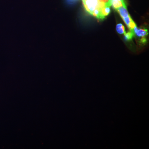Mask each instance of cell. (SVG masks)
Listing matches in <instances>:
<instances>
[{
    "mask_svg": "<svg viewBox=\"0 0 149 149\" xmlns=\"http://www.w3.org/2000/svg\"><path fill=\"white\" fill-rule=\"evenodd\" d=\"M83 2L85 9L92 15L93 11L96 9L100 8V9L105 6L102 3H101L99 0H85L83 1Z\"/></svg>",
    "mask_w": 149,
    "mask_h": 149,
    "instance_id": "cell-1",
    "label": "cell"
},
{
    "mask_svg": "<svg viewBox=\"0 0 149 149\" xmlns=\"http://www.w3.org/2000/svg\"><path fill=\"white\" fill-rule=\"evenodd\" d=\"M123 19V21L125 22V24L128 26V29L130 32H134V29L135 27H136V23L134 22L133 19L131 18V17L130 15H128L127 17H125L122 18Z\"/></svg>",
    "mask_w": 149,
    "mask_h": 149,
    "instance_id": "cell-2",
    "label": "cell"
},
{
    "mask_svg": "<svg viewBox=\"0 0 149 149\" xmlns=\"http://www.w3.org/2000/svg\"><path fill=\"white\" fill-rule=\"evenodd\" d=\"M134 32L135 35H136L139 37L145 38L148 35V32L147 29H138L137 26L134 29Z\"/></svg>",
    "mask_w": 149,
    "mask_h": 149,
    "instance_id": "cell-3",
    "label": "cell"
},
{
    "mask_svg": "<svg viewBox=\"0 0 149 149\" xmlns=\"http://www.w3.org/2000/svg\"><path fill=\"white\" fill-rule=\"evenodd\" d=\"M111 6L115 10L122 6H126L124 0H115L111 1Z\"/></svg>",
    "mask_w": 149,
    "mask_h": 149,
    "instance_id": "cell-4",
    "label": "cell"
},
{
    "mask_svg": "<svg viewBox=\"0 0 149 149\" xmlns=\"http://www.w3.org/2000/svg\"><path fill=\"white\" fill-rule=\"evenodd\" d=\"M116 10L120 14L122 18L130 15V14L128 13V10H127V7L126 6L120 7L119 8H117Z\"/></svg>",
    "mask_w": 149,
    "mask_h": 149,
    "instance_id": "cell-5",
    "label": "cell"
},
{
    "mask_svg": "<svg viewBox=\"0 0 149 149\" xmlns=\"http://www.w3.org/2000/svg\"><path fill=\"white\" fill-rule=\"evenodd\" d=\"M110 13V7L105 6L100 9L102 19H103L106 16H107Z\"/></svg>",
    "mask_w": 149,
    "mask_h": 149,
    "instance_id": "cell-6",
    "label": "cell"
},
{
    "mask_svg": "<svg viewBox=\"0 0 149 149\" xmlns=\"http://www.w3.org/2000/svg\"><path fill=\"white\" fill-rule=\"evenodd\" d=\"M116 29L118 34L124 35L126 33L125 27L122 24H117L116 25Z\"/></svg>",
    "mask_w": 149,
    "mask_h": 149,
    "instance_id": "cell-7",
    "label": "cell"
},
{
    "mask_svg": "<svg viewBox=\"0 0 149 149\" xmlns=\"http://www.w3.org/2000/svg\"><path fill=\"white\" fill-rule=\"evenodd\" d=\"M125 39L128 41L132 40V38L135 36V34L133 32L129 31L128 33H125L124 34Z\"/></svg>",
    "mask_w": 149,
    "mask_h": 149,
    "instance_id": "cell-8",
    "label": "cell"
},
{
    "mask_svg": "<svg viewBox=\"0 0 149 149\" xmlns=\"http://www.w3.org/2000/svg\"><path fill=\"white\" fill-rule=\"evenodd\" d=\"M115 1V0H111V1ZM124 1H125V0H124Z\"/></svg>",
    "mask_w": 149,
    "mask_h": 149,
    "instance_id": "cell-9",
    "label": "cell"
},
{
    "mask_svg": "<svg viewBox=\"0 0 149 149\" xmlns=\"http://www.w3.org/2000/svg\"><path fill=\"white\" fill-rule=\"evenodd\" d=\"M85 1V0H82V1Z\"/></svg>",
    "mask_w": 149,
    "mask_h": 149,
    "instance_id": "cell-10",
    "label": "cell"
}]
</instances>
